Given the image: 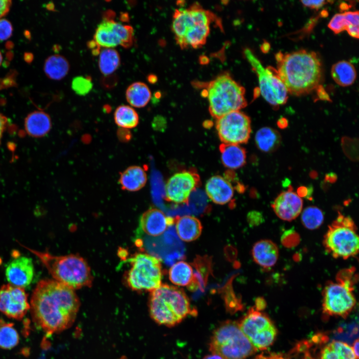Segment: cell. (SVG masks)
<instances>
[{
  "label": "cell",
  "instance_id": "obj_1",
  "mask_svg": "<svg viewBox=\"0 0 359 359\" xmlns=\"http://www.w3.org/2000/svg\"><path fill=\"white\" fill-rule=\"evenodd\" d=\"M74 290L55 280L40 281L30 303L36 325L47 334L62 331L73 323L79 308Z\"/></svg>",
  "mask_w": 359,
  "mask_h": 359
},
{
  "label": "cell",
  "instance_id": "obj_2",
  "mask_svg": "<svg viewBox=\"0 0 359 359\" xmlns=\"http://www.w3.org/2000/svg\"><path fill=\"white\" fill-rule=\"evenodd\" d=\"M277 72L288 93L301 96L310 93L319 85L322 65L314 52L301 49L276 55Z\"/></svg>",
  "mask_w": 359,
  "mask_h": 359
},
{
  "label": "cell",
  "instance_id": "obj_3",
  "mask_svg": "<svg viewBox=\"0 0 359 359\" xmlns=\"http://www.w3.org/2000/svg\"><path fill=\"white\" fill-rule=\"evenodd\" d=\"M149 309L155 322L167 327L175 326L195 313L184 291L166 284L151 292Z\"/></svg>",
  "mask_w": 359,
  "mask_h": 359
},
{
  "label": "cell",
  "instance_id": "obj_4",
  "mask_svg": "<svg viewBox=\"0 0 359 359\" xmlns=\"http://www.w3.org/2000/svg\"><path fill=\"white\" fill-rule=\"evenodd\" d=\"M25 247L39 259L55 281L73 290L91 286L93 277L90 267L80 256H55Z\"/></svg>",
  "mask_w": 359,
  "mask_h": 359
},
{
  "label": "cell",
  "instance_id": "obj_5",
  "mask_svg": "<svg viewBox=\"0 0 359 359\" xmlns=\"http://www.w3.org/2000/svg\"><path fill=\"white\" fill-rule=\"evenodd\" d=\"M194 84L206 88L209 111L216 119L247 106L244 88L235 81L228 73H222L208 83L195 81Z\"/></svg>",
  "mask_w": 359,
  "mask_h": 359
},
{
  "label": "cell",
  "instance_id": "obj_6",
  "mask_svg": "<svg viewBox=\"0 0 359 359\" xmlns=\"http://www.w3.org/2000/svg\"><path fill=\"white\" fill-rule=\"evenodd\" d=\"M209 349L211 354L222 359H245L257 351L242 333L238 322L230 320L221 324L214 331Z\"/></svg>",
  "mask_w": 359,
  "mask_h": 359
},
{
  "label": "cell",
  "instance_id": "obj_7",
  "mask_svg": "<svg viewBox=\"0 0 359 359\" xmlns=\"http://www.w3.org/2000/svg\"><path fill=\"white\" fill-rule=\"evenodd\" d=\"M355 275L348 269L340 271L335 282L325 287L323 294V312L330 316L346 318L354 308L356 300L354 294Z\"/></svg>",
  "mask_w": 359,
  "mask_h": 359
},
{
  "label": "cell",
  "instance_id": "obj_8",
  "mask_svg": "<svg viewBox=\"0 0 359 359\" xmlns=\"http://www.w3.org/2000/svg\"><path fill=\"white\" fill-rule=\"evenodd\" d=\"M326 251L336 258L347 259L359 251V238L354 220L339 213L329 226L323 238Z\"/></svg>",
  "mask_w": 359,
  "mask_h": 359
},
{
  "label": "cell",
  "instance_id": "obj_9",
  "mask_svg": "<svg viewBox=\"0 0 359 359\" xmlns=\"http://www.w3.org/2000/svg\"><path fill=\"white\" fill-rule=\"evenodd\" d=\"M130 268L124 275L128 287L135 291H152L162 285V266L160 259L139 253L129 259Z\"/></svg>",
  "mask_w": 359,
  "mask_h": 359
},
{
  "label": "cell",
  "instance_id": "obj_10",
  "mask_svg": "<svg viewBox=\"0 0 359 359\" xmlns=\"http://www.w3.org/2000/svg\"><path fill=\"white\" fill-rule=\"evenodd\" d=\"M238 326L251 344L257 350H267L274 343L277 331L265 313L251 308L238 322Z\"/></svg>",
  "mask_w": 359,
  "mask_h": 359
},
{
  "label": "cell",
  "instance_id": "obj_11",
  "mask_svg": "<svg viewBox=\"0 0 359 359\" xmlns=\"http://www.w3.org/2000/svg\"><path fill=\"white\" fill-rule=\"evenodd\" d=\"M244 54L257 75L260 92L264 98L275 108L285 104L288 99V91L277 69L270 66L265 68L249 48L244 49Z\"/></svg>",
  "mask_w": 359,
  "mask_h": 359
},
{
  "label": "cell",
  "instance_id": "obj_12",
  "mask_svg": "<svg viewBox=\"0 0 359 359\" xmlns=\"http://www.w3.org/2000/svg\"><path fill=\"white\" fill-rule=\"evenodd\" d=\"M216 129L223 144L246 143L251 131L250 118L240 110L227 113L217 119Z\"/></svg>",
  "mask_w": 359,
  "mask_h": 359
},
{
  "label": "cell",
  "instance_id": "obj_13",
  "mask_svg": "<svg viewBox=\"0 0 359 359\" xmlns=\"http://www.w3.org/2000/svg\"><path fill=\"white\" fill-rule=\"evenodd\" d=\"M93 40L104 48H113L118 45L129 48L134 41V30L130 25L106 17L98 25Z\"/></svg>",
  "mask_w": 359,
  "mask_h": 359
},
{
  "label": "cell",
  "instance_id": "obj_14",
  "mask_svg": "<svg viewBox=\"0 0 359 359\" xmlns=\"http://www.w3.org/2000/svg\"><path fill=\"white\" fill-rule=\"evenodd\" d=\"M200 184L199 176L193 169L177 173L166 184V199L174 203H187L191 192Z\"/></svg>",
  "mask_w": 359,
  "mask_h": 359
},
{
  "label": "cell",
  "instance_id": "obj_15",
  "mask_svg": "<svg viewBox=\"0 0 359 359\" xmlns=\"http://www.w3.org/2000/svg\"><path fill=\"white\" fill-rule=\"evenodd\" d=\"M30 309L24 288L10 284L0 287V311L9 318L21 319Z\"/></svg>",
  "mask_w": 359,
  "mask_h": 359
},
{
  "label": "cell",
  "instance_id": "obj_16",
  "mask_svg": "<svg viewBox=\"0 0 359 359\" xmlns=\"http://www.w3.org/2000/svg\"><path fill=\"white\" fill-rule=\"evenodd\" d=\"M303 202L292 188L281 192L272 203V207L280 219L291 221L296 218L301 213Z\"/></svg>",
  "mask_w": 359,
  "mask_h": 359
},
{
  "label": "cell",
  "instance_id": "obj_17",
  "mask_svg": "<svg viewBox=\"0 0 359 359\" xmlns=\"http://www.w3.org/2000/svg\"><path fill=\"white\" fill-rule=\"evenodd\" d=\"M33 274L32 261L25 256L13 259L5 270V276L9 284L23 288L31 283Z\"/></svg>",
  "mask_w": 359,
  "mask_h": 359
},
{
  "label": "cell",
  "instance_id": "obj_18",
  "mask_svg": "<svg viewBox=\"0 0 359 359\" xmlns=\"http://www.w3.org/2000/svg\"><path fill=\"white\" fill-rule=\"evenodd\" d=\"M174 221L175 219L167 216L161 210L152 208L141 215L140 227L146 234L157 236L162 234Z\"/></svg>",
  "mask_w": 359,
  "mask_h": 359
},
{
  "label": "cell",
  "instance_id": "obj_19",
  "mask_svg": "<svg viewBox=\"0 0 359 359\" xmlns=\"http://www.w3.org/2000/svg\"><path fill=\"white\" fill-rule=\"evenodd\" d=\"M205 191L215 203L225 204L230 202L234 195L233 187L230 181L220 176H214L207 181Z\"/></svg>",
  "mask_w": 359,
  "mask_h": 359
},
{
  "label": "cell",
  "instance_id": "obj_20",
  "mask_svg": "<svg viewBox=\"0 0 359 359\" xmlns=\"http://www.w3.org/2000/svg\"><path fill=\"white\" fill-rule=\"evenodd\" d=\"M251 253L256 263L264 268H269L276 263L279 257V249L272 241L263 239L254 244Z\"/></svg>",
  "mask_w": 359,
  "mask_h": 359
},
{
  "label": "cell",
  "instance_id": "obj_21",
  "mask_svg": "<svg viewBox=\"0 0 359 359\" xmlns=\"http://www.w3.org/2000/svg\"><path fill=\"white\" fill-rule=\"evenodd\" d=\"M359 21L358 11H346L336 14L329 22L328 26L336 34L346 30L350 36L358 38Z\"/></svg>",
  "mask_w": 359,
  "mask_h": 359
},
{
  "label": "cell",
  "instance_id": "obj_22",
  "mask_svg": "<svg viewBox=\"0 0 359 359\" xmlns=\"http://www.w3.org/2000/svg\"><path fill=\"white\" fill-rule=\"evenodd\" d=\"M119 182L123 190L136 191L142 188L147 181V174L140 166H132L120 173Z\"/></svg>",
  "mask_w": 359,
  "mask_h": 359
},
{
  "label": "cell",
  "instance_id": "obj_23",
  "mask_svg": "<svg viewBox=\"0 0 359 359\" xmlns=\"http://www.w3.org/2000/svg\"><path fill=\"white\" fill-rule=\"evenodd\" d=\"M177 233L182 240L190 242L197 239L200 235L202 226L200 221L196 217L184 215L177 217L175 219Z\"/></svg>",
  "mask_w": 359,
  "mask_h": 359
},
{
  "label": "cell",
  "instance_id": "obj_24",
  "mask_svg": "<svg viewBox=\"0 0 359 359\" xmlns=\"http://www.w3.org/2000/svg\"><path fill=\"white\" fill-rule=\"evenodd\" d=\"M24 127L29 135L34 137H41L46 135L50 130L51 119L46 113L35 111L29 113L26 117Z\"/></svg>",
  "mask_w": 359,
  "mask_h": 359
},
{
  "label": "cell",
  "instance_id": "obj_25",
  "mask_svg": "<svg viewBox=\"0 0 359 359\" xmlns=\"http://www.w3.org/2000/svg\"><path fill=\"white\" fill-rule=\"evenodd\" d=\"M219 151L222 163L228 169H237L246 163V151L239 145L222 143L219 146Z\"/></svg>",
  "mask_w": 359,
  "mask_h": 359
},
{
  "label": "cell",
  "instance_id": "obj_26",
  "mask_svg": "<svg viewBox=\"0 0 359 359\" xmlns=\"http://www.w3.org/2000/svg\"><path fill=\"white\" fill-rule=\"evenodd\" d=\"M209 24L195 23L185 31L181 40L177 44L180 48L184 49L190 46L197 48L203 45L210 32Z\"/></svg>",
  "mask_w": 359,
  "mask_h": 359
},
{
  "label": "cell",
  "instance_id": "obj_27",
  "mask_svg": "<svg viewBox=\"0 0 359 359\" xmlns=\"http://www.w3.org/2000/svg\"><path fill=\"white\" fill-rule=\"evenodd\" d=\"M255 143L261 151L271 153L276 151L281 143V136L278 131L270 127H263L256 133Z\"/></svg>",
  "mask_w": 359,
  "mask_h": 359
},
{
  "label": "cell",
  "instance_id": "obj_28",
  "mask_svg": "<svg viewBox=\"0 0 359 359\" xmlns=\"http://www.w3.org/2000/svg\"><path fill=\"white\" fill-rule=\"evenodd\" d=\"M43 68L45 74L49 78L59 80L68 74L70 66L64 56L54 54L45 60Z\"/></svg>",
  "mask_w": 359,
  "mask_h": 359
},
{
  "label": "cell",
  "instance_id": "obj_29",
  "mask_svg": "<svg viewBox=\"0 0 359 359\" xmlns=\"http://www.w3.org/2000/svg\"><path fill=\"white\" fill-rule=\"evenodd\" d=\"M320 359H357L352 347L339 341H333L321 350Z\"/></svg>",
  "mask_w": 359,
  "mask_h": 359
},
{
  "label": "cell",
  "instance_id": "obj_30",
  "mask_svg": "<svg viewBox=\"0 0 359 359\" xmlns=\"http://www.w3.org/2000/svg\"><path fill=\"white\" fill-rule=\"evenodd\" d=\"M331 75L337 84L346 87L354 83L357 73L354 66L351 62L341 60L332 66Z\"/></svg>",
  "mask_w": 359,
  "mask_h": 359
},
{
  "label": "cell",
  "instance_id": "obj_31",
  "mask_svg": "<svg viewBox=\"0 0 359 359\" xmlns=\"http://www.w3.org/2000/svg\"><path fill=\"white\" fill-rule=\"evenodd\" d=\"M126 98L128 102L136 108L145 107L151 98V91L148 86L142 82L131 84L126 91Z\"/></svg>",
  "mask_w": 359,
  "mask_h": 359
},
{
  "label": "cell",
  "instance_id": "obj_32",
  "mask_svg": "<svg viewBox=\"0 0 359 359\" xmlns=\"http://www.w3.org/2000/svg\"><path fill=\"white\" fill-rule=\"evenodd\" d=\"M169 278L175 285L188 287L193 278L192 267L186 262L179 261L170 269Z\"/></svg>",
  "mask_w": 359,
  "mask_h": 359
},
{
  "label": "cell",
  "instance_id": "obj_33",
  "mask_svg": "<svg viewBox=\"0 0 359 359\" xmlns=\"http://www.w3.org/2000/svg\"><path fill=\"white\" fill-rule=\"evenodd\" d=\"M99 54V67L103 75H110L119 67L120 57L116 49L113 48H104L100 50Z\"/></svg>",
  "mask_w": 359,
  "mask_h": 359
},
{
  "label": "cell",
  "instance_id": "obj_34",
  "mask_svg": "<svg viewBox=\"0 0 359 359\" xmlns=\"http://www.w3.org/2000/svg\"><path fill=\"white\" fill-rule=\"evenodd\" d=\"M114 121L120 128L131 129L139 124L138 113L132 107L128 105H120L116 109L114 114Z\"/></svg>",
  "mask_w": 359,
  "mask_h": 359
},
{
  "label": "cell",
  "instance_id": "obj_35",
  "mask_svg": "<svg viewBox=\"0 0 359 359\" xmlns=\"http://www.w3.org/2000/svg\"><path fill=\"white\" fill-rule=\"evenodd\" d=\"M18 334L12 323L0 320V347L9 350L19 343Z\"/></svg>",
  "mask_w": 359,
  "mask_h": 359
},
{
  "label": "cell",
  "instance_id": "obj_36",
  "mask_svg": "<svg viewBox=\"0 0 359 359\" xmlns=\"http://www.w3.org/2000/svg\"><path fill=\"white\" fill-rule=\"evenodd\" d=\"M300 214L302 224L304 227L310 230L319 228L324 221L323 211L315 206L307 207L302 211Z\"/></svg>",
  "mask_w": 359,
  "mask_h": 359
},
{
  "label": "cell",
  "instance_id": "obj_37",
  "mask_svg": "<svg viewBox=\"0 0 359 359\" xmlns=\"http://www.w3.org/2000/svg\"><path fill=\"white\" fill-rule=\"evenodd\" d=\"M93 87L91 78L89 76H77L72 80L71 88L75 93L80 96L88 94Z\"/></svg>",
  "mask_w": 359,
  "mask_h": 359
},
{
  "label": "cell",
  "instance_id": "obj_38",
  "mask_svg": "<svg viewBox=\"0 0 359 359\" xmlns=\"http://www.w3.org/2000/svg\"><path fill=\"white\" fill-rule=\"evenodd\" d=\"M13 28L10 22L5 18L0 19V40L8 39L12 35Z\"/></svg>",
  "mask_w": 359,
  "mask_h": 359
},
{
  "label": "cell",
  "instance_id": "obj_39",
  "mask_svg": "<svg viewBox=\"0 0 359 359\" xmlns=\"http://www.w3.org/2000/svg\"><path fill=\"white\" fill-rule=\"evenodd\" d=\"M302 4L312 9H318L328 2L326 0H301Z\"/></svg>",
  "mask_w": 359,
  "mask_h": 359
},
{
  "label": "cell",
  "instance_id": "obj_40",
  "mask_svg": "<svg viewBox=\"0 0 359 359\" xmlns=\"http://www.w3.org/2000/svg\"><path fill=\"white\" fill-rule=\"evenodd\" d=\"M11 5V0H0V19L8 13Z\"/></svg>",
  "mask_w": 359,
  "mask_h": 359
},
{
  "label": "cell",
  "instance_id": "obj_41",
  "mask_svg": "<svg viewBox=\"0 0 359 359\" xmlns=\"http://www.w3.org/2000/svg\"><path fill=\"white\" fill-rule=\"evenodd\" d=\"M118 135L119 139L123 141H127L131 138V135L127 129L124 128L120 129L118 131Z\"/></svg>",
  "mask_w": 359,
  "mask_h": 359
},
{
  "label": "cell",
  "instance_id": "obj_42",
  "mask_svg": "<svg viewBox=\"0 0 359 359\" xmlns=\"http://www.w3.org/2000/svg\"><path fill=\"white\" fill-rule=\"evenodd\" d=\"M7 124V118L0 113V143Z\"/></svg>",
  "mask_w": 359,
  "mask_h": 359
},
{
  "label": "cell",
  "instance_id": "obj_43",
  "mask_svg": "<svg viewBox=\"0 0 359 359\" xmlns=\"http://www.w3.org/2000/svg\"><path fill=\"white\" fill-rule=\"evenodd\" d=\"M277 125L280 128H285L288 126V121L285 118H281L277 121Z\"/></svg>",
  "mask_w": 359,
  "mask_h": 359
},
{
  "label": "cell",
  "instance_id": "obj_44",
  "mask_svg": "<svg viewBox=\"0 0 359 359\" xmlns=\"http://www.w3.org/2000/svg\"><path fill=\"white\" fill-rule=\"evenodd\" d=\"M359 340L357 339L353 344L352 347L354 354L357 359H359Z\"/></svg>",
  "mask_w": 359,
  "mask_h": 359
},
{
  "label": "cell",
  "instance_id": "obj_45",
  "mask_svg": "<svg viewBox=\"0 0 359 359\" xmlns=\"http://www.w3.org/2000/svg\"><path fill=\"white\" fill-rule=\"evenodd\" d=\"M308 189L306 187L301 186L298 189V194L301 196L302 195L305 196L308 193Z\"/></svg>",
  "mask_w": 359,
  "mask_h": 359
},
{
  "label": "cell",
  "instance_id": "obj_46",
  "mask_svg": "<svg viewBox=\"0 0 359 359\" xmlns=\"http://www.w3.org/2000/svg\"><path fill=\"white\" fill-rule=\"evenodd\" d=\"M199 63L202 65H205L209 63V59L205 55H201L199 57Z\"/></svg>",
  "mask_w": 359,
  "mask_h": 359
},
{
  "label": "cell",
  "instance_id": "obj_47",
  "mask_svg": "<svg viewBox=\"0 0 359 359\" xmlns=\"http://www.w3.org/2000/svg\"><path fill=\"white\" fill-rule=\"evenodd\" d=\"M148 81L152 84H155L158 80V78L156 75L151 74L148 76L147 77Z\"/></svg>",
  "mask_w": 359,
  "mask_h": 359
},
{
  "label": "cell",
  "instance_id": "obj_48",
  "mask_svg": "<svg viewBox=\"0 0 359 359\" xmlns=\"http://www.w3.org/2000/svg\"><path fill=\"white\" fill-rule=\"evenodd\" d=\"M326 180L330 182L335 181L336 180V176L335 174L330 173V174L327 175L326 177Z\"/></svg>",
  "mask_w": 359,
  "mask_h": 359
},
{
  "label": "cell",
  "instance_id": "obj_49",
  "mask_svg": "<svg viewBox=\"0 0 359 359\" xmlns=\"http://www.w3.org/2000/svg\"><path fill=\"white\" fill-rule=\"evenodd\" d=\"M203 359H222L218 356L211 354L210 355L205 356Z\"/></svg>",
  "mask_w": 359,
  "mask_h": 359
},
{
  "label": "cell",
  "instance_id": "obj_50",
  "mask_svg": "<svg viewBox=\"0 0 359 359\" xmlns=\"http://www.w3.org/2000/svg\"><path fill=\"white\" fill-rule=\"evenodd\" d=\"M2 59H3V58H2V54H1V52L0 51V65H1V63H2Z\"/></svg>",
  "mask_w": 359,
  "mask_h": 359
}]
</instances>
